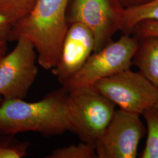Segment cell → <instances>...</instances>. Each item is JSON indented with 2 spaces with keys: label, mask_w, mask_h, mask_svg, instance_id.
Returning <instances> with one entry per match:
<instances>
[{
  "label": "cell",
  "mask_w": 158,
  "mask_h": 158,
  "mask_svg": "<svg viewBox=\"0 0 158 158\" xmlns=\"http://www.w3.org/2000/svg\"><path fill=\"white\" fill-rule=\"evenodd\" d=\"M148 20L158 21V0H153L141 6L124 9L121 31L131 35L138 23Z\"/></svg>",
  "instance_id": "11"
},
{
  "label": "cell",
  "mask_w": 158,
  "mask_h": 158,
  "mask_svg": "<svg viewBox=\"0 0 158 158\" xmlns=\"http://www.w3.org/2000/svg\"><path fill=\"white\" fill-rule=\"evenodd\" d=\"M1 101H2V97L0 95V102H1Z\"/></svg>",
  "instance_id": "21"
},
{
  "label": "cell",
  "mask_w": 158,
  "mask_h": 158,
  "mask_svg": "<svg viewBox=\"0 0 158 158\" xmlns=\"http://www.w3.org/2000/svg\"><path fill=\"white\" fill-rule=\"evenodd\" d=\"M138 40V45L132 59L141 73L158 87V37L148 36Z\"/></svg>",
  "instance_id": "10"
},
{
  "label": "cell",
  "mask_w": 158,
  "mask_h": 158,
  "mask_svg": "<svg viewBox=\"0 0 158 158\" xmlns=\"http://www.w3.org/2000/svg\"><path fill=\"white\" fill-rule=\"evenodd\" d=\"M138 45V40L131 34H124L118 40L110 42L94 52L84 65L62 87L68 92L84 87H91L97 81L129 69Z\"/></svg>",
  "instance_id": "4"
},
{
  "label": "cell",
  "mask_w": 158,
  "mask_h": 158,
  "mask_svg": "<svg viewBox=\"0 0 158 158\" xmlns=\"http://www.w3.org/2000/svg\"><path fill=\"white\" fill-rule=\"evenodd\" d=\"M14 135L0 134V158H23L27 155L29 143L19 141Z\"/></svg>",
  "instance_id": "13"
},
{
  "label": "cell",
  "mask_w": 158,
  "mask_h": 158,
  "mask_svg": "<svg viewBox=\"0 0 158 158\" xmlns=\"http://www.w3.org/2000/svg\"><path fill=\"white\" fill-rule=\"evenodd\" d=\"M37 0H0V13L15 23L31 11Z\"/></svg>",
  "instance_id": "15"
},
{
  "label": "cell",
  "mask_w": 158,
  "mask_h": 158,
  "mask_svg": "<svg viewBox=\"0 0 158 158\" xmlns=\"http://www.w3.org/2000/svg\"><path fill=\"white\" fill-rule=\"evenodd\" d=\"M69 0H37L28 14L14 26L11 40H28L37 53V62L46 70L58 62L68 31Z\"/></svg>",
  "instance_id": "1"
},
{
  "label": "cell",
  "mask_w": 158,
  "mask_h": 158,
  "mask_svg": "<svg viewBox=\"0 0 158 158\" xmlns=\"http://www.w3.org/2000/svg\"><path fill=\"white\" fill-rule=\"evenodd\" d=\"M68 94L62 87L38 102L4 99L0 104V134L35 132L51 136L69 131L66 112Z\"/></svg>",
  "instance_id": "2"
},
{
  "label": "cell",
  "mask_w": 158,
  "mask_h": 158,
  "mask_svg": "<svg viewBox=\"0 0 158 158\" xmlns=\"http://www.w3.org/2000/svg\"><path fill=\"white\" fill-rule=\"evenodd\" d=\"M124 9L132 8L145 5L153 0H118Z\"/></svg>",
  "instance_id": "18"
},
{
  "label": "cell",
  "mask_w": 158,
  "mask_h": 158,
  "mask_svg": "<svg viewBox=\"0 0 158 158\" xmlns=\"http://www.w3.org/2000/svg\"><path fill=\"white\" fill-rule=\"evenodd\" d=\"M115 105L93 87L68 92L66 112L69 131L95 147L113 118Z\"/></svg>",
  "instance_id": "3"
},
{
  "label": "cell",
  "mask_w": 158,
  "mask_h": 158,
  "mask_svg": "<svg viewBox=\"0 0 158 158\" xmlns=\"http://www.w3.org/2000/svg\"><path fill=\"white\" fill-rule=\"evenodd\" d=\"M146 121L147 138L142 158H158V117L152 108L142 115Z\"/></svg>",
  "instance_id": "12"
},
{
  "label": "cell",
  "mask_w": 158,
  "mask_h": 158,
  "mask_svg": "<svg viewBox=\"0 0 158 158\" xmlns=\"http://www.w3.org/2000/svg\"><path fill=\"white\" fill-rule=\"evenodd\" d=\"M152 110L153 111H154V113H155L156 114V115L158 117V101L155 104L154 107L152 108Z\"/></svg>",
  "instance_id": "20"
},
{
  "label": "cell",
  "mask_w": 158,
  "mask_h": 158,
  "mask_svg": "<svg viewBox=\"0 0 158 158\" xmlns=\"http://www.w3.org/2000/svg\"><path fill=\"white\" fill-rule=\"evenodd\" d=\"M144 131L140 115L116 110L106 130L95 144L97 158H136Z\"/></svg>",
  "instance_id": "8"
},
{
  "label": "cell",
  "mask_w": 158,
  "mask_h": 158,
  "mask_svg": "<svg viewBox=\"0 0 158 158\" xmlns=\"http://www.w3.org/2000/svg\"><path fill=\"white\" fill-rule=\"evenodd\" d=\"M94 40L90 31L80 23L69 24L56 67L51 71L62 84L84 65L94 52Z\"/></svg>",
  "instance_id": "9"
},
{
  "label": "cell",
  "mask_w": 158,
  "mask_h": 158,
  "mask_svg": "<svg viewBox=\"0 0 158 158\" xmlns=\"http://www.w3.org/2000/svg\"><path fill=\"white\" fill-rule=\"evenodd\" d=\"M15 23L10 17L0 13V41L8 42L11 40Z\"/></svg>",
  "instance_id": "17"
},
{
  "label": "cell",
  "mask_w": 158,
  "mask_h": 158,
  "mask_svg": "<svg viewBox=\"0 0 158 158\" xmlns=\"http://www.w3.org/2000/svg\"><path fill=\"white\" fill-rule=\"evenodd\" d=\"M46 158H95L97 155L94 146L81 142L55 149Z\"/></svg>",
  "instance_id": "14"
},
{
  "label": "cell",
  "mask_w": 158,
  "mask_h": 158,
  "mask_svg": "<svg viewBox=\"0 0 158 158\" xmlns=\"http://www.w3.org/2000/svg\"><path fill=\"white\" fill-rule=\"evenodd\" d=\"M124 10L118 0H69L66 15L69 25L80 23L90 31L97 52L121 31Z\"/></svg>",
  "instance_id": "6"
},
{
  "label": "cell",
  "mask_w": 158,
  "mask_h": 158,
  "mask_svg": "<svg viewBox=\"0 0 158 158\" xmlns=\"http://www.w3.org/2000/svg\"><path fill=\"white\" fill-rule=\"evenodd\" d=\"M93 87L120 110L139 115L158 101V87L130 69L102 79Z\"/></svg>",
  "instance_id": "5"
},
{
  "label": "cell",
  "mask_w": 158,
  "mask_h": 158,
  "mask_svg": "<svg viewBox=\"0 0 158 158\" xmlns=\"http://www.w3.org/2000/svg\"><path fill=\"white\" fill-rule=\"evenodd\" d=\"M16 41L0 60V95L4 99H24L38 73L34 45L23 38Z\"/></svg>",
  "instance_id": "7"
},
{
  "label": "cell",
  "mask_w": 158,
  "mask_h": 158,
  "mask_svg": "<svg viewBox=\"0 0 158 158\" xmlns=\"http://www.w3.org/2000/svg\"><path fill=\"white\" fill-rule=\"evenodd\" d=\"M8 42L0 41V60L7 53Z\"/></svg>",
  "instance_id": "19"
},
{
  "label": "cell",
  "mask_w": 158,
  "mask_h": 158,
  "mask_svg": "<svg viewBox=\"0 0 158 158\" xmlns=\"http://www.w3.org/2000/svg\"><path fill=\"white\" fill-rule=\"evenodd\" d=\"M131 34L137 40L148 36L158 37V21L148 20L138 23L133 28Z\"/></svg>",
  "instance_id": "16"
}]
</instances>
